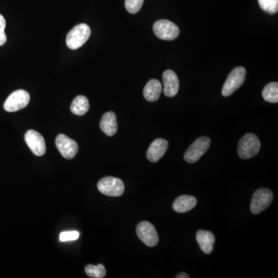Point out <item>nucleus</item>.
<instances>
[{"label":"nucleus","mask_w":278,"mask_h":278,"mask_svg":"<svg viewBox=\"0 0 278 278\" xmlns=\"http://www.w3.org/2000/svg\"><path fill=\"white\" fill-rule=\"evenodd\" d=\"M25 141L35 156H42L45 154V140L39 132L34 130H29L25 134Z\"/></svg>","instance_id":"obj_11"},{"label":"nucleus","mask_w":278,"mask_h":278,"mask_svg":"<svg viewBox=\"0 0 278 278\" xmlns=\"http://www.w3.org/2000/svg\"><path fill=\"white\" fill-rule=\"evenodd\" d=\"M273 200V193L269 189L261 188L255 191L251 199L250 210L253 214H259L269 207Z\"/></svg>","instance_id":"obj_7"},{"label":"nucleus","mask_w":278,"mask_h":278,"mask_svg":"<svg viewBox=\"0 0 278 278\" xmlns=\"http://www.w3.org/2000/svg\"><path fill=\"white\" fill-rule=\"evenodd\" d=\"M85 272L89 278H103L106 275V268L103 264L92 265L88 264L85 267Z\"/></svg>","instance_id":"obj_20"},{"label":"nucleus","mask_w":278,"mask_h":278,"mask_svg":"<svg viewBox=\"0 0 278 278\" xmlns=\"http://www.w3.org/2000/svg\"><path fill=\"white\" fill-rule=\"evenodd\" d=\"M5 28H6V20L2 15L0 14V46L5 44L7 37L5 33Z\"/></svg>","instance_id":"obj_24"},{"label":"nucleus","mask_w":278,"mask_h":278,"mask_svg":"<svg viewBox=\"0 0 278 278\" xmlns=\"http://www.w3.org/2000/svg\"><path fill=\"white\" fill-rule=\"evenodd\" d=\"M91 30L87 24H82L74 27L67 36V47L71 50L82 47L90 38Z\"/></svg>","instance_id":"obj_2"},{"label":"nucleus","mask_w":278,"mask_h":278,"mask_svg":"<svg viewBox=\"0 0 278 278\" xmlns=\"http://www.w3.org/2000/svg\"><path fill=\"white\" fill-rule=\"evenodd\" d=\"M56 146L61 156L67 159H74L78 154L79 148L76 141L63 134H60L56 137Z\"/></svg>","instance_id":"obj_10"},{"label":"nucleus","mask_w":278,"mask_h":278,"mask_svg":"<svg viewBox=\"0 0 278 278\" xmlns=\"http://www.w3.org/2000/svg\"><path fill=\"white\" fill-rule=\"evenodd\" d=\"M30 96L25 90H17L8 97L4 103V109L8 112L18 111L29 104Z\"/></svg>","instance_id":"obj_8"},{"label":"nucleus","mask_w":278,"mask_h":278,"mask_svg":"<svg viewBox=\"0 0 278 278\" xmlns=\"http://www.w3.org/2000/svg\"><path fill=\"white\" fill-rule=\"evenodd\" d=\"M263 98L269 103L278 102V82H271L266 85L262 91Z\"/></svg>","instance_id":"obj_19"},{"label":"nucleus","mask_w":278,"mask_h":278,"mask_svg":"<svg viewBox=\"0 0 278 278\" xmlns=\"http://www.w3.org/2000/svg\"><path fill=\"white\" fill-rule=\"evenodd\" d=\"M260 149V141L258 137L253 133H248L239 141V156L243 159H249L254 157Z\"/></svg>","instance_id":"obj_1"},{"label":"nucleus","mask_w":278,"mask_h":278,"mask_svg":"<svg viewBox=\"0 0 278 278\" xmlns=\"http://www.w3.org/2000/svg\"><path fill=\"white\" fill-rule=\"evenodd\" d=\"M162 90H163V86L161 82L156 79L151 80L145 85V88L143 90V95L147 101L155 102L158 101L160 97Z\"/></svg>","instance_id":"obj_17"},{"label":"nucleus","mask_w":278,"mask_h":278,"mask_svg":"<svg viewBox=\"0 0 278 278\" xmlns=\"http://www.w3.org/2000/svg\"><path fill=\"white\" fill-rule=\"evenodd\" d=\"M164 94L167 97L172 98L178 94L179 88V78L172 70H167L163 73Z\"/></svg>","instance_id":"obj_12"},{"label":"nucleus","mask_w":278,"mask_h":278,"mask_svg":"<svg viewBox=\"0 0 278 278\" xmlns=\"http://www.w3.org/2000/svg\"><path fill=\"white\" fill-rule=\"evenodd\" d=\"M80 233L78 231L62 232L60 234V240L61 242L73 241L79 238Z\"/></svg>","instance_id":"obj_23"},{"label":"nucleus","mask_w":278,"mask_h":278,"mask_svg":"<svg viewBox=\"0 0 278 278\" xmlns=\"http://www.w3.org/2000/svg\"><path fill=\"white\" fill-rule=\"evenodd\" d=\"M90 109L88 99L85 96L80 95L74 98L71 105V111L76 115H84Z\"/></svg>","instance_id":"obj_18"},{"label":"nucleus","mask_w":278,"mask_h":278,"mask_svg":"<svg viewBox=\"0 0 278 278\" xmlns=\"http://www.w3.org/2000/svg\"><path fill=\"white\" fill-rule=\"evenodd\" d=\"M153 31L158 38L164 40H175L180 33L178 26L167 20H158L154 24Z\"/></svg>","instance_id":"obj_6"},{"label":"nucleus","mask_w":278,"mask_h":278,"mask_svg":"<svg viewBox=\"0 0 278 278\" xmlns=\"http://www.w3.org/2000/svg\"><path fill=\"white\" fill-rule=\"evenodd\" d=\"M138 237L148 247H155L159 243V235L156 228L151 222L142 221L136 228Z\"/></svg>","instance_id":"obj_9"},{"label":"nucleus","mask_w":278,"mask_h":278,"mask_svg":"<svg viewBox=\"0 0 278 278\" xmlns=\"http://www.w3.org/2000/svg\"><path fill=\"white\" fill-rule=\"evenodd\" d=\"M145 0H125V8L128 13L136 14L142 7Z\"/></svg>","instance_id":"obj_22"},{"label":"nucleus","mask_w":278,"mask_h":278,"mask_svg":"<svg viewBox=\"0 0 278 278\" xmlns=\"http://www.w3.org/2000/svg\"><path fill=\"white\" fill-rule=\"evenodd\" d=\"M100 128L108 136H113L117 133V117L114 112H107L102 116L100 122Z\"/></svg>","instance_id":"obj_15"},{"label":"nucleus","mask_w":278,"mask_h":278,"mask_svg":"<svg viewBox=\"0 0 278 278\" xmlns=\"http://www.w3.org/2000/svg\"><path fill=\"white\" fill-rule=\"evenodd\" d=\"M259 5L264 11L275 14L278 11V0H258Z\"/></svg>","instance_id":"obj_21"},{"label":"nucleus","mask_w":278,"mask_h":278,"mask_svg":"<svg viewBox=\"0 0 278 278\" xmlns=\"http://www.w3.org/2000/svg\"><path fill=\"white\" fill-rule=\"evenodd\" d=\"M177 278H190V275H187L186 273H180L176 276Z\"/></svg>","instance_id":"obj_25"},{"label":"nucleus","mask_w":278,"mask_h":278,"mask_svg":"<svg viewBox=\"0 0 278 278\" xmlns=\"http://www.w3.org/2000/svg\"><path fill=\"white\" fill-rule=\"evenodd\" d=\"M211 140L210 138H199L194 141L185 153L184 159L187 163H195L199 161L210 148Z\"/></svg>","instance_id":"obj_4"},{"label":"nucleus","mask_w":278,"mask_h":278,"mask_svg":"<svg viewBox=\"0 0 278 278\" xmlns=\"http://www.w3.org/2000/svg\"><path fill=\"white\" fill-rule=\"evenodd\" d=\"M196 199L193 195H181L174 201L172 208L177 213H186L193 210L196 206Z\"/></svg>","instance_id":"obj_16"},{"label":"nucleus","mask_w":278,"mask_h":278,"mask_svg":"<svg viewBox=\"0 0 278 278\" xmlns=\"http://www.w3.org/2000/svg\"><path fill=\"white\" fill-rule=\"evenodd\" d=\"M98 189L104 195L121 196L125 192V184L118 178L107 176L98 182Z\"/></svg>","instance_id":"obj_5"},{"label":"nucleus","mask_w":278,"mask_h":278,"mask_svg":"<svg viewBox=\"0 0 278 278\" xmlns=\"http://www.w3.org/2000/svg\"><path fill=\"white\" fill-rule=\"evenodd\" d=\"M196 240L201 250L206 254H210L215 244V236L212 232L201 229L196 233Z\"/></svg>","instance_id":"obj_14"},{"label":"nucleus","mask_w":278,"mask_h":278,"mask_svg":"<svg viewBox=\"0 0 278 278\" xmlns=\"http://www.w3.org/2000/svg\"><path fill=\"white\" fill-rule=\"evenodd\" d=\"M168 142L163 139H157L151 144L147 151V158L151 163H157L167 152Z\"/></svg>","instance_id":"obj_13"},{"label":"nucleus","mask_w":278,"mask_h":278,"mask_svg":"<svg viewBox=\"0 0 278 278\" xmlns=\"http://www.w3.org/2000/svg\"><path fill=\"white\" fill-rule=\"evenodd\" d=\"M246 78V69L237 67L233 69L228 75L226 82L222 87V94L224 97H229L240 88L244 83Z\"/></svg>","instance_id":"obj_3"}]
</instances>
